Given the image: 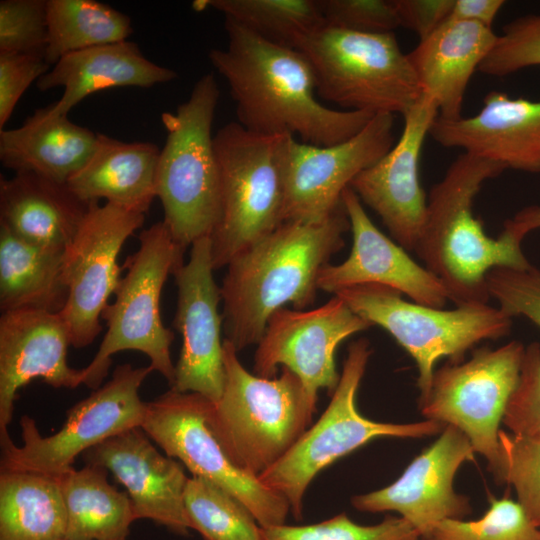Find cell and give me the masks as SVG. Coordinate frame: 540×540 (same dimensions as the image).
Masks as SVG:
<instances>
[{
	"label": "cell",
	"instance_id": "cell-39",
	"mask_svg": "<svg viewBox=\"0 0 540 540\" xmlns=\"http://www.w3.org/2000/svg\"><path fill=\"white\" fill-rule=\"evenodd\" d=\"M540 65V15H526L503 27L478 71L504 77Z\"/></svg>",
	"mask_w": 540,
	"mask_h": 540
},
{
	"label": "cell",
	"instance_id": "cell-23",
	"mask_svg": "<svg viewBox=\"0 0 540 540\" xmlns=\"http://www.w3.org/2000/svg\"><path fill=\"white\" fill-rule=\"evenodd\" d=\"M429 134L446 148H461L506 169L540 173V100L491 91L477 114L457 120L437 116Z\"/></svg>",
	"mask_w": 540,
	"mask_h": 540
},
{
	"label": "cell",
	"instance_id": "cell-42",
	"mask_svg": "<svg viewBox=\"0 0 540 540\" xmlns=\"http://www.w3.org/2000/svg\"><path fill=\"white\" fill-rule=\"evenodd\" d=\"M324 25L360 33H392L401 27L392 0H317Z\"/></svg>",
	"mask_w": 540,
	"mask_h": 540
},
{
	"label": "cell",
	"instance_id": "cell-16",
	"mask_svg": "<svg viewBox=\"0 0 540 540\" xmlns=\"http://www.w3.org/2000/svg\"><path fill=\"white\" fill-rule=\"evenodd\" d=\"M370 326L337 295L312 310L282 307L270 316L257 344L254 374L274 378L278 367L288 368L317 402L321 389L332 395L338 385L335 353L339 344Z\"/></svg>",
	"mask_w": 540,
	"mask_h": 540
},
{
	"label": "cell",
	"instance_id": "cell-33",
	"mask_svg": "<svg viewBox=\"0 0 540 540\" xmlns=\"http://www.w3.org/2000/svg\"><path fill=\"white\" fill-rule=\"evenodd\" d=\"M193 8H213L261 38L294 49L324 25L317 0H196Z\"/></svg>",
	"mask_w": 540,
	"mask_h": 540
},
{
	"label": "cell",
	"instance_id": "cell-18",
	"mask_svg": "<svg viewBox=\"0 0 540 540\" xmlns=\"http://www.w3.org/2000/svg\"><path fill=\"white\" fill-rule=\"evenodd\" d=\"M475 450L467 436L446 425L429 447L407 466L392 484L351 498L361 512L392 511L408 521L423 538L440 521L463 519L472 512L468 497L454 490L459 468L474 460Z\"/></svg>",
	"mask_w": 540,
	"mask_h": 540
},
{
	"label": "cell",
	"instance_id": "cell-25",
	"mask_svg": "<svg viewBox=\"0 0 540 540\" xmlns=\"http://www.w3.org/2000/svg\"><path fill=\"white\" fill-rule=\"evenodd\" d=\"M177 73L147 59L137 43L116 42L75 51L63 56L36 82L41 92L63 88L51 104L58 115L70 110L87 96L113 87L148 88L174 80Z\"/></svg>",
	"mask_w": 540,
	"mask_h": 540
},
{
	"label": "cell",
	"instance_id": "cell-9",
	"mask_svg": "<svg viewBox=\"0 0 540 540\" xmlns=\"http://www.w3.org/2000/svg\"><path fill=\"white\" fill-rule=\"evenodd\" d=\"M289 135L251 132L238 122L214 134L221 216L210 236L214 270L273 232L282 221L283 160Z\"/></svg>",
	"mask_w": 540,
	"mask_h": 540
},
{
	"label": "cell",
	"instance_id": "cell-22",
	"mask_svg": "<svg viewBox=\"0 0 540 540\" xmlns=\"http://www.w3.org/2000/svg\"><path fill=\"white\" fill-rule=\"evenodd\" d=\"M69 331L58 313L15 310L0 317V438L8 437L17 391L40 378L54 388L83 384L67 362Z\"/></svg>",
	"mask_w": 540,
	"mask_h": 540
},
{
	"label": "cell",
	"instance_id": "cell-17",
	"mask_svg": "<svg viewBox=\"0 0 540 540\" xmlns=\"http://www.w3.org/2000/svg\"><path fill=\"white\" fill-rule=\"evenodd\" d=\"M213 271L211 240L203 237L191 245L189 261L173 274L177 285L173 326L182 336V347L171 389L198 393L216 403L223 392L225 368L221 295Z\"/></svg>",
	"mask_w": 540,
	"mask_h": 540
},
{
	"label": "cell",
	"instance_id": "cell-1",
	"mask_svg": "<svg viewBox=\"0 0 540 540\" xmlns=\"http://www.w3.org/2000/svg\"><path fill=\"white\" fill-rule=\"evenodd\" d=\"M227 46L209 60L225 79L238 123L267 136L289 135L330 146L360 132L376 114L332 109L316 97L314 73L297 49L267 41L225 18Z\"/></svg>",
	"mask_w": 540,
	"mask_h": 540
},
{
	"label": "cell",
	"instance_id": "cell-31",
	"mask_svg": "<svg viewBox=\"0 0 540 540\" xmlns=\"http://www.w3.org/2000/svg\"><path fill=\"white\" fill-rule=\"evenodd\" d=\"M66 523L58 477L1 470L0 540H63Z\"/></svg>",
	"mask_w": 540,
	"mask_h": 540
},
{
	"label": "cell",
	"instance_id": "cell-21",
	"mask_svg": "<svg viewBox=\"0 0 540 540\" xmlns=\"http://www.w3.org/2000/svg\"><path fill=\"white\" fill-rule=\"evenodd\" d=\"M85 465L110 471L131 500L135 516L188 536L184 506L188 482L184 466L161 454L141 427L112 436L82 454Z\"/></svg>",
	"mask_w": 540,
	"mask_h": 540
},
{
	"label": "cell",
	"instance_id": "cell-36",
	"mask_svg": "<svg viewBox=\"0 0 540 540\" xmlns=\"http://www.w3.org/2000/svg\"><path fill=\"white\" fill-rule=\"evenodd\" d=\"M263 529L266 540H422L408 521L391 515L374 525L358 524L346 513H340L314 524Z\"/></svg>",
	"mask_w": 540,
	"mask_h": 540
},
{
	"label": "cell",
	"instance_id": "cell-40",
	"mask_svg": "<svg viewBox=\"0 0 540 540\" xmlns=\"http://www.w3.org/2000/svg\"><path fill=\"white\" fill-rule=\"evenodd\" d=\"M487 289L509 317L522 316L540 328V270L495 268L486 277Z\"/></svg>",
	"mask_w": 540,
	"mask_h": 540
},
{
	"label": "cell",
	"instance_id": "cell-46",
	"mask_svg": "<svg viewBox=\"0 0 540 540\" xmlns=\"http://www.w3.org/2000/svg\"><path fill=\"white\" fill-rule=\"evenodd\" d=\"M504 228L509 229L522 239L529 232L540 229V205H530L523 208L511 219L504 222Z\"/></svg>",
	"mask_w": 540,
	"mask_h": 540
},
{
	"label": "cell",
	"instance_id": "cell-35",
	"mask_svg": "<svg viewBox=\"0 0 540 540\" xmlns=\"http://www.w3.org/2000/svg\"><path fill=\"white\" fill-rule=\"evenodd\" d=\"M423 540H540V530L518 501L492 498L479 519L442 520Z\"/></svg>",
	"mask_w": 540,
	"mask_h": 540
},
{
	"label": "cell",
	"instance_id": "cell-20",
	"mask_svg": "<svg viewBox=\"0 0 540 540\" xmlns=\"http://www.w3.org/2000/svg\"><path fill=\"white\" fill-rule=\"evenodd\" d=\"M341 201L352 232L351 252L342 263L322 267L318 290L335 294L353 286L376 284L393 288L418 304L443 308L448 296L439 279L374 225L350 187L343 191Z\"/></svg>",
	"mask_w": 540,
	"mask_h": 540
},
{
	"label": "cell",
	"instance_id": "cell-26",
	"mask_svg": "<svg viewBox=\"0 0 540 540\" xmlns=\"http://www.w3.org/2000/svg\"><path fill=\"white\" fill-rule=\"evenodd\" d=\"M91 204L77 197L66 183L34 173L0 178V225L41 247L65 250Z\"/></svg>",
	"mask_w": 540,
	"mask_h": 540
},
{
	"label": "cell",
	"instance_id": "cell-27",
	"mask_svg": "<svg viewBox=\"0 0 540 540\" xmlns=\"http://www.w3.org/2000/svg\"><path fill=\"white\" fill-rule=\"evenodd\" d=\"M97 133L39 108L20 127L0 130V161L15 173L30 172L66 183L91 157Z\"/></svg>",
	"mask_w": 540,
	"mask_h": 540
},
{
	"label": "cell",
	"instance_id": "cell-6",
	"mask_svg": "<svg viewBox=\"0 0 540 540\" xmlns=\"http://www.w3.org/2000/svg\"><path fill=\"white\" fill-rule=\"evenodd\" d=\"M138 239V249L123 265L126 274L114 292L115 299L101 313L107 332L92 361L82 369L83 384L92 390L107 376L112 356L125 350L144 353L170 387L175 381L170 354L174 333L161 320L160 297L168 276L184 264L185 248L163 221L142 230Z\"/></svg>",
	"mask_w": 540,
	"mask_h": 540
},
{
	"label": "cell",
	"instance_id": "cell-8",
	"mask_svg": "<svg viewBox=\"0 0 540 540\" xmlns=\"http://www.w3.org/2000/svg\"><path fill=\"white\" fill-rule=\"evenodd\" d=\"M371 353L365 338L349 345L326 410L273 466L258 476L262 484L288 501L296 520L303 518V498L315 476L339 458L376 438H422L440 434L446 427L429 419L387 423L364 417L356 406V395Z\"/></svg>",
	"mask_w": 540,
	"mask_h": 540
},
{
	"label": "cell",
	"instance_id": "cell-37",
	"mask_svg": "<svg viewBox=\"0 0 540 540\" xmlns=\"http://www.w3.org/2000/svg\"><path fill=\"white\" fill-rule=\"evenodd\" d=\"M500 469L497 481L513 487L517 501L540 530V438L499 431Z\"/></svg>",
	"mask_w": 540,
	"mask_h": 540
},
{
	"label": "cell",
	"instance_id": "cell-3",
	"mask_svg": "<svg viewBox=\"0 0 540 540\" xmlns=\"http://www.w3.org/2000/svg\"><path fill=\"white\" fill-rule=\"evenodd\" d=\"M505 169L463 152L430 191L415 251L456 306L488 303L486 277L491 270L532 266L522 251L521 237L504 228L492 238L473 215L474 199L484 182Z\"/></svg>",
	"mask_w": 540,
	"mask_h": 540
},
{
	"label": "cell",
	"instance_id": "cell-44",
	"mask_svg": "<svg viewBox=\"0 0 540 540\" xmlns=\"http://www.w3.org/2000/svg\"><path fill=\"white\" fill-rule=\"evenodd\" d=\"M400 26L415 32L420 41L450 16L455 0H392Z\"/></svg>",
	"mask_w": 540,
	"mask_h": 540
},
{
	"label": "cell",
	"instance_id": "cell-10",
	"mask_svg": "<svg viewBox=\"0 0 540 540\" xmlns=\"http://www.w3.org/2000/svg\"><path fill=\"white\" fill-rule=\"evenodd\" d=\"M334 295L371 326L385 329L413 358L420 403L430 392L439 359L461 362L476 344L507 336L512 327V318L488 303L443 310L406 301L399 291L376 284L345 288Z\"/></svg>",
	"mask_w": 540,
	"mask_h": 540
},
{
	"label": "cell",
	"instance_id": "cell-29",
	"mask_svg": "<svg viewBox=\"0 0 540 540\" xmlns=\"http://www.w3.org/2000/svg\"><path fill=\"white\" fill-rule=\"evenodd\" d=\"M65 250L29 243L0 225V309L59 313L68 298Z\"/></svg>",
	"mask_w": 540,
	"mask_h": 540
},
{
	"label": "cell",
	"instance_id": "cell-11",
	"mask_svg": "<svg viewBox=\"0 0 540 540\" xmlns=\"http://www.w3.org/2000/svg\"><path fill=\"white\" fill-rule=\"evenodd\" d=\"M154 371L148 365H118L111 379L67 411L62 428L42 436L33 418L23 415L20 429L23 444L0 438L1 470L29 471L59 477L73 469L75 459L90 448L132 428L141 427L146 402L139 389Z\"/></svg>",
	"mask_w": 540,
	"mask_h": 540
},
{
	"label": "cell",
	"instance_id": "cell-7",
	"mask_svg": "<svg viewBox=\"0 0 540 540\" xmlns=\"http://www.w3.org/2000/svg\"><path fill=\"white\" fill-rule=\"evenodd\" d=\"M295 49L311 64L319 97L342 110L403 116L422 98L394 32L370 34L322 25Z\"/></svg>",
	"mask_w": 540,
	"mask_h": 540
},
{
	"label": "cell",
	"instance_id": "cell-5",
	"mask_svg": "<svg viewBox=\"0 0 540 540\" xmlns=\"http://www.w3.org/2000/svg\"><path fill=\"white\" fill-rule=\"evenodd\" d=\"M215 75L206 73L174 113L164 112L167 131L155 178L163 222L185 249L210 237L221 216V181L212 125L219 100Z\"/></svg>",
	"mask_w": 540,
	"mask_h": 540
},
{
	"label": "cell",
	"instance_id": "cell-45",
	"mask_svg": "<svg viewBox=\"0 0 540 540\" xmlns=\"http://www.w3.org/2000/svg\"><path fill=\"white\" fill-rule=\"evenodd\" d=\"M504 4L503 0H455L448 19L475 22L491 28Z\"/></svg>",
	"mask_w": 540,
	"mask_h": 540
},
{
	"label": "cell",
	"instance_id": "cell-34",
	"mask_svg": "<svg viewBox=\"0 0 540 540\" xmlns=\"http://www.w3.org/2000/svg\"><path fill=\"white\" fill-rule=\"evenodd\" d=\"M184 506L191 529L202 540H266L264 529L250 510L205 479H188Z\"/></svg>",
	"mask_w": 540,
	"mask_h": 540
},
{
	"label": "cell",
	"instance_id": "cell-14",
	"mask_svg": "<svg viewBox=\"0 0 540 540\" xmlns=\"http://www.w3.org/2000/svg\"><path fill=\"white\" fill-rule=\"evenodd\" d=\"M144 220L143 213L93 201L78 232L66 247L63 278L68 298L58 314L69 331L74 348L90 345L102 331L101 313L121 279L118 256L125 241Z\"/></svg>",
	"mask_w": 540,
	"mask_h": 540
},
{
	"label": "cell",
	"instance_id": "cell-19",
	"mask_svg": "<svg viewBox=\"0 0 540 540\" xmlns=\"http://www.w3.org/2000/svg\"><path fill=\"white\" fill-rule=\"evenodd\" d=\"M437 116L435 103L422 95L403 115V130L397 143L374 165L360 172L349 186L407 250H415L426 216L419 158Z\"/></svg>",
	"mask_w": 540,
	"mask_h": 540
},
{
	"label": "cell",
	"instance_id": "cell-43",
	"mask_svg": "<svg viewBox=\"0 0 540 540\" xmlns=\"http://www.w3.org/2000/svg\"><path fill=\"white\" fill-rule=\"evenodd\" d=\"M50 67L43 55L0 53V130L27 88Z\"/></svg>",
	"mask_w": 540,
	"mask_h": 540
},
{
	"label": "cell",
	"instance_id": "cell-4",
	"mask_svg": "<svg viewBox=\"0 0 540 540\" xmlns=\"http://www.w3.org/2000/svg\"><path fill=\"white\" fill-rule=\"evenodd\" d=\"M223 360V392L216 403L208 400L206 421L231 461L258 477L308 429L317 402L288 368L274 378L249 372L227 340Z\"/></svg>",
	"mask_w": 540,
	"mask_h": 540
},
{
	"label": "cell",
	"instance_id": "cell-30",
	"mask_svg": "<svg viewBox=\"0 0 540 540\" xmlns=\"http://www.w3.org/2000/svg\"><path fill=\"white\" fill-rule=\"evenodd\" d=\"M66 508L65 540H125L137 520L128 494L103 467L85 465L58 477Z\"/></svg>",
	"mask_w": 540,
	"mask_h": 540
},
{
	"label": "cell",
	"instance_id": "cell-47",
	"mask_svg": "<svg viewBox=\"0 0 540 540\" xmlns=\"http://www.w3.org/2000/svg\"><path fill=\"white\" fill-rule=\"evenodd\" d=\"M63 540H65V539H63ZM125 540H127V539H125Z\"/></svg>",
	"mask_w": 540,
	"mask_h": 540
},
{
	"label": "cell",
	"instance_id": "cell-13",
	"mask_svg": "<svg viewBox=\"0 0 540 540\" xmlns=\"http://www.w3.org/2000/svg\"><path fill=\"white\" fill-rule=\"evenodd\" d=\"M206 397L170 388L150 402L141 428L167 456L194 477L205 479L241 501L262 528L286 524L288 501L236 466L206 421Z\"/></svg>",
	"mask_w": 540,
	"mask_h": 540
},
{
	"label": "cell",
	"instance_id": "cell-28",
	"mask_svg": "<svg viewBox=\"0 0 540 540\" xmlns=\"http://www.w3.org/2000/svg\"><path fill=\"white\" fill-rule=\"evenodd\" d=\"M160 148L151 142H125L97 133L87 163L66 182L86 202L105 199L121 208L146 214L156 197Z\"/></svg>",
	"mask_w": 540,
	"mask_h": 540
},
{
	"label": "cell",
	"instance_id": "cell-38",
	"mask_svg": "<svg viewBox=\"0 0 540 540\" xmlns=\"http://www.w3.org/2000/svg\"><path fill=\"white\" fill-rule=\"evenodd\" d=\"M47 43V0L0 1V53L44 56Z\"/></svg>",
	"mask_w": 540,
	"mask_h": 540
},
{
	"label": "cell",
	"instance_id": "cell-24",
	"mask_svg": "<svg viewBox=\"0 0 540 540\" xmlns=\"http://www.w3.org/2000/svg\"><path fill=\"white\" fill-rule=\"evenodd\" d=\"M497 37L492 28L479 23L447 19L407 54L422 95L435 103L438 117H462L469 81Z\"/></svg>",
	"mask_w": 540,
	"mask_h": 540
},
{
	"label": "cell",
	"instance_id": "cell-2",
	"mask_svg": "<svg viewBox=\"0 0 540 540\" xmlns=\"http://www.w3.org/2000/svg\"><path fill=\"white\" fill-rule=\"evenodd\" d=\"M348 229L342 204L317 222H284L237 254L220 286L225 340L238 352L257 345L275 311L288 303L298 310L311 306L318 274L344 247Z\"/></svg>",
	"mask_w": 540,
	"mask_h": 540
},
{
	"label": "cell",
	"instance_id": "cell-12",
	"mask_svg": "<svg viewBox=\"0 0 540 540\" xmlns=\"http://www.w3.org/2000/svg\"><path fill=\"white\" fill-rule=\"evenodd\" d=\"M524 345L513 340L499 348L481 347L464 362L434 372L427 398L420 403L425 419L463 432L497 479L500 469L499 426L520 379Z\"/></svg>",
	"mask_w": 540,
	"mask_h": 540
},
{
	"label": "cell",
	"instance_id": "cell-32",
	"mask_svg": "<svg viewBox=\"0 0 540 540\" xmlns=\"http://www.w3.org/2000/svg\"><path fill=\"white\" fill-rule=\"evenodd\" d=\"M48 43L45 60L101 45L126 41L133 33L131 18L95 0H47Z\"/></svg>",
	"mask_w": 540,
	"mask_h": 540
},
{
	"label": "cell",
	"instance_id": "cell-15",
	"mask_svg": "<svg viewBox=\"0 0 540 540\" xmlns=\"http://www.w3.org/2000/svg\"><path fill=\"white\" fill-rule=\"evenodd\" d=\"M394 115L376 114L350 139L315 146L288 136L283 160L282 221L312 223L342 205L343 191L394 146Z\"/></svg>",
	"mask_w": 540,
	"mask_h": 540
},
{
	"label": "cell",
	"instance_id": "cell-41",
	"mask_svg": "<svg viewBox=\"0 0 540 540\" xmlns=\"http://www.w3.org/2000/svg\"><path fill=\"white\" fill-rule=\"evenodd\" d=\"M502 423L510 433L540 438V343L525 347L519 383Z\"/></svg>",
	"mask_w": 540,
	"mask_h": 540
}]
</instances>
